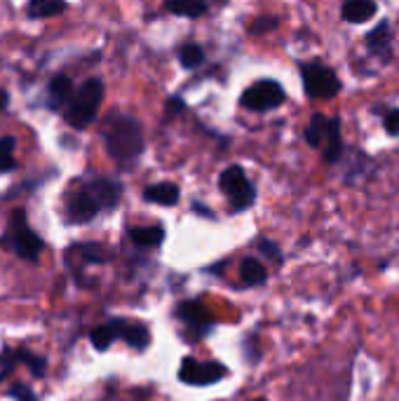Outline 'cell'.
I'll use <instances>...</instances> for the list:
<instances>
[{"label":"cell","instance_id":"19","mask_svg":"<svg viewBox=\"0 0 399 401\" xmlns=\"http://www.w3.org/2000/svg\"><path fill=\"white\" fill-rule=\"evenodd\" d=\"M327 132H329V118H325L322 113H315L308 130H305V141H308L312 148H322V143H325V138H327Z\"/></svg>","mask_w":399,"mask_h":401},{"label":"cell","instance_id":"24","mask_svg":"<svg viewBox=\"0 0 399 401\" xmlns=\"http://www.w3.org/2000/svg\"><path fill=\"white\" fill-rule=\"evenodd\" d=\"M14 167V138H0V172H8Z\"/></svg>","mask_w":399,"mask_h":401},{"label":"cell","instance_id":"16","mask_svg":"<svg viewBox=\"0 0 399 401\" xmlns=\"http://www.w3.org/2000/svg\"><path fill=\"white\" fill-rule=\"evenodd\" d=\"M240 277L242 282L247 284V287H258V284H263L268 280V272H265V267L261 260L256 258H245L240 265Z\"/></svg>","mask_w":399,"mask_h":401},{"label":"cell","instance_id":"12","mask_svg":"<svg viewBox=\"0 0 399 401\" xmlns=\"http://www.w3.org/2000/svg\"><path fill=\"white\" fill-rule=\"evenodd\" d=\"M376 3L374 0H345L343 5V19L350 24H364L376 14Z\"/></svg>","mask_w":399,"mask_h":401},{"label":"cell","instance_id":"7","mask_svg":"<svg viewBox=\"0 0 399 401\" xmlns=\"http://www.w3.org/2000/svg\"><path fill=\"white\" fill-rule=\"evenodd\" d=\"M12 244L14 251L28 260H36L43 251V240L31 228H26V218L21 209H17L12 214Z\"/></svg>","mask_w":399,"mask_h":401},{"label":"cell","instance_id":"34","mask_svg":"<svg viewBox=\"0 0 399 401\" xmlns=\"http://www.w3.org/2000/svg\"><path fill=\"white\" fill-rule=\"evenodd\" d=\"M254 401H268V399H254Z\"/></svg>","mask_w":399,"mask_h":401},{"label":"cell","instance_id":"31","mask_svg":"<svg viewBox=\"0 0 399 401\" xmlns=\"http://www.w3.org/2000/svg\"><path fill=\"white\" fill-rule=\"evenodd\" d=\"M383 125H385V130L390 132V134H399V108L390 110V113L385 115Z\"/></svg>","mask_w":399,"mask_h":401},{"label":"cell","instance_id":"1","mask_svg":"<svg viewBox=\"0 0 399 401\" xmlns=\"http://www.w3.org/2000/svg\"><path fill=\"white\" fill-rule=\"evenodd\" d=\"M103 141L106 150L115 160H134L143 150L141 125L130 115H113L103 125Z\"/></svg>","mask_w":399,"mask_h":401},{"label":"cell","instance_id":"26","mask_svg":"<svg viewBox=\"0 0 399 401\" xmlns=\"http://www.w3.org/2000/svg\"><path fill=\"white\" fill-rule=\"evenodd\" d=\"M17 352H12V350H3L0 352V380H5L8 378V373L10 371L14 369V362H17Z\"/></svg>","mask_w":399,"mask_h":401},{"label":"cell","instance_id":"22","mask_svg":"<svg viewBox=\"0 0 399 401\" xmlns=\"http://www.w3.org/2000/svg\"><path fill=\"white\" fill-rule=\"evenodd\" d=\"M367 45H369V50H374V52L387 50V45H390V24H387V21H380V24L367 36Z\"/></svg>","mask_w":399,"mask_h":401},{"label":"cell","instance_id":"8","mask_svg":"<svg viewBox=\"0 0 399 401\" xmlns=\"http://www.w3.org/2000/svg\"><path fill=\"white\" fill-rule=\"evenodd\" d=\"M176 317L181 322H186V327L190 331H195V338L205 336L212 327V317L207 315V310L195 300H186V303H178L176 307Z\"/></svg>","mask_w":399,"mask_h":401},{"label":"cell","instance_id":"5","mask_svg":"<svg viewBox=\"0 0 399 401\" xmlns=\"http://www.w3.org/2000/svg\"><path fill=\"white\" fill-rule=\"evenodd\" d=\"M228 376L223 364L218 362H195L193 357H186L181 362V369H178V378H181L186 385H195V387H202V385H214V382L223 380Z\"/></svg>","mask_w":399,"mask_h":401},{"label":"cell","instance_id":"15","mask_svg":"<svg viewBox=\"0 0 399 401\" xmlns=\"http://www.w3.org/2000/svg\"><path fill=\"white\" fill-rule=\"evenodd\" d=\"M132 242L136 247H143V249H153V247H160L165 240V230L160 225H148V228H134L130 232Z\"/></svg>","mask_w":399,"mask_h":401},{"label":"cell","instance_id":"29","mask_svg":"<svg viewBox=\"0 0 399 401\" xmlns=\"http://www.w3.org/2000/svg\"><path fill=\"white\" fill-rule=\"evenodd\" d=\"M258 249H261V251L268 256L270 260H275V263H280V260H282V251H280V247H277L275 242L261 240V242H258Z\"/></svg>","mask_w":399,"mask_h":401},{"label":"cell","instance_id":"20","mask_svg":"<svg viewBox=\"0 0 399 401\" xmlns=\"http://www.w3.org/2000/svg\"><path fill=\"white\" fill-rule=\"evenodd\" d=\"M167 8H170L174 14L190 17V19L207 12V3H205V0H167Z\"/></svg>","mask_w":399,"mask_h":401},{"label":"cell","instance_id":"2","mask_svg":"<svg viewBox=\"0 0 399 401\" xmlns=\"http://www.w3.org/2000/svg\"><path fill=\"white\" fill-rule=\"evenodd\" d=\"M103 96V85L99 80H88L83 87L78 90V94H73L71 103H68L66 110V122L75 130H85L88 125H92V120L96 118V110H99Z\"/></svg>","mask_w":399,"mask_h":401},{"label":"cell","instance_id":"4","mask_svg":"<svg viewBox=\"0 0 399 401\" xmlns=\"http://www.w3.org/2000/svg\"><path fill=\"white\" fill-rule=\"evenodd\" d=\"M300 75H303V85L310 99H331L338 94L340 80L325 63H303Z\"/></svg>","mask_w":399,"mask_h":401},{"label":"cell","instance_id":"25","mask_svg":"<svg viewBox=\"0 0 399 401\" xmlns=\"http://www.w3.org/2000/svg\"><path fill=\"white\" fill-rule=\"evenodd\" d=\"M17 357L21 359V362H26L28 364V369L33 371V376H45V359L43 357H36L33 352H26V350H17Z\"/></svg>","mask_w":399,"mask_h":401},{"label":"cell","instance_id":"17","mask_svg":"<svg viewBox=\"0 0 399 401\" xmlns=\"http://www.w3.org/2000/svg\"><path fill=\"white\" fill-rule=\"evenodd\" d=\"M71 92H73L71 78H66V75H57V78L50 83V106L52 108H61L63 103L73 96Z\"/></svg>","mask_w":399,"mask_h":401},{"label":"cell","instance_id":"23","mask_svg":"<svg viewBox=\"0 0 399 401\" xmlns=\"http://www.w3.org/2000/svg\"><path fill=\"white\" fill-rule=\"evenodd\" d=\"M178 59H181V63L186 68H198L200 63L205 61V50L195 43H188V45H183L181 52H178Z\"/></svg>","mask_w":399,"mask_h":401},{"label":"cell","instance_id":"28","mask_svg":"<svg viewBox=\"0 0 399 401\" xmlns=\"http://www.w3.org/2000/svg\"><path fill=\"white\" fill-rule=\"evenodd\" d=\"M10 397H14L17 401H38V397L33 394V389L28 385H21V382H17V385L10 387Z\"/></svg>","mask_w":399,"mask_h":401},{"label":"cell","instance_id":"10","mask_svg":"<svg viewBox=\"0 0 399 401\" xmlns=\"http://www.w3.org/2000/svg\"><path fill=\"white\" fill-rule=\"evenodd\" d=\"M111 324H113L115 333H118V338H123L130 347L143 350L150 342V333L143 324H130V322H123V319H113Z\"/></svg>","mask_w":399,"mask_h":401},{"label":"cell","instance_id":"3","mask_svg":"<svg viewBox=\"0 0 399 401\" xmlns=\"http://www.w3.org/2000/svg\"><path fill=\"white\" fill-rule=\"evenodd\" d=\"M218 185H221L223 195L233 205V212H245L256 200V188L247 178V174L240 165H230L228 169H223L221 178H218Z\"/></svg>","mask_w":399,"mask_h":401},{"label":"cell","instance_id":"21","mask_svg":"<svg viewBox=\"0 0 399 401\" xmlns=\"http://www.w3.org/2000/svg\"><path fill=\"white\" fill-rule=\"evenodd\" d=\"M118 338V333H115V329H113V324L108 322V324H101V327H96L94 331L90 333V340H92V345L96 347V350H108L111 347V342Z\"/></svg>","mask_w":399,"mask_h":401},{"label":"cell","instance_id":"30","mask_svg":"<svg viewBox=\"0 0 399 401\" xmlns=\"http://www.w3.org/2000/svg\"><path fill=\"white\" fill-rule=\"evenodd\" d=\"M80 249L85 251V258L92 260V263H103V260H106L101 247H96V244H85V247H80Z\"/></svg>","mask_w":399,"mask_h":401},{"label":"cell","instance_id":"6","mask_svg":"<svg viewBox=\"0 0 399 401\" xmlns=\"http://www.w3.org/2000/svg\"><path fill=\"white\" fill-rule=\"evenodd\" d=\"M242 103L249 110H273L285 103V90L275 80H261V83H254L249 90H245Z\"/></svg>","mask_w":399,"mask_h":401},{"label":"cell","instance_id":"13","mask_svg":"<svg viewBox=\"0 0 399 401\" xmlns=\"http://www.w3.org/2000/svg\"><path fill=\"white\" fill-rule=\"evenodd\" d=\"M143 197H146L148 202H155V205H163V207H172L178 202V185L174 183H155V185H148L146 190H143Z\"/></svg>","mask_w":399,"mask_h":401},{"label":"cell","instance_id":"27","mask_svg":"<svg viewBox=\"0 0 399 401\" xmlns=\"http://www.w3.org/2000/svg\"><path fill=\"white\" fill-rule=\"evenodd\" d=\"M273 28H277L275 17H258V19L249 26V31L254 33V36H261L263 31H273Z\"/></svg>","mask_w":399,"mask_h":401},{"label":"cell","instance_id":"9","mask_svg":"<svg viewBox=\"0 0 399 401\" xmlns=\"http://www.w3.org/2000/svg\"><path fill=\"white\" fill-rule=\"evenodd\" d=\"M101 205L96 202V197L90 193L88 188L75 193L71 200H68V216H71L73 223H85V220H92L99 214Z\"/></svg>","mask_w":399,"mask_h":401},{"label":"cell","instance_id":"11","mask_svg":"<svg viewBox=\"0 0 399 401\" xmlns=\"http://www.w3.org/2000/svg\"><path fill=\"white\" fill-rule=\"evenodd\" d=\"M88 190L96 197V202L101 205V209H113L120 200V185L108 181V178H99V181L90 183Z\"/></svg>","mask_w":399,"mask_h":401},{"label":"cell","instance_id":"33","mask_svg":"<svg viewBox=\"0 0 399 401\" xmlns=\"http://www.w3.org/2000/svg\"><path fill=\"white\" fill-rule=\"evenodd\" d=\"M5 106H8V92L0 90V110H3Z\"/></svg>","mask_w":399,"mask_h":401},{"label":"cell","instance_id":"14","mask_svg":"<svg viewBox=\"0 0 399 401\" xmlns=\"http://www.w3.org/2000/svg\"><path fill=\"white\" fill-rule=\"evenodd\" d=\"M343 153V138H340V120L331 118L329 120V132L327 138L322 143V155H325L327 162H336Z\"/></svg>","mask_w":399,"mask_h":401},{"label":"cell","instance_id":"32","mask_svg":"<svg viewBox=\"0 0 399 401\" xmlns=\"http://www.w3.org/2000/svg\"><path fill=\"white\" fill-rule=\"evenodd\" d=\"M167 110H170V113H181L183 110V101L181 99H170V101H167Z\"/></svg>","mask_w":399,"mask_h":401},{"label":"cell","instance_id":"18","mask_svg":"<svg viewBox=\"0 0 399 401\" xmlns=\"http://www.w3.org/2000/svg\"><path fill=\"white\" fill-rule=\"evenodd\" d=\"M63 10H66V0H28V14L33 19L61 14Z\"/></svg>","mask_w":399,"mask_h":401}]
</instances>
